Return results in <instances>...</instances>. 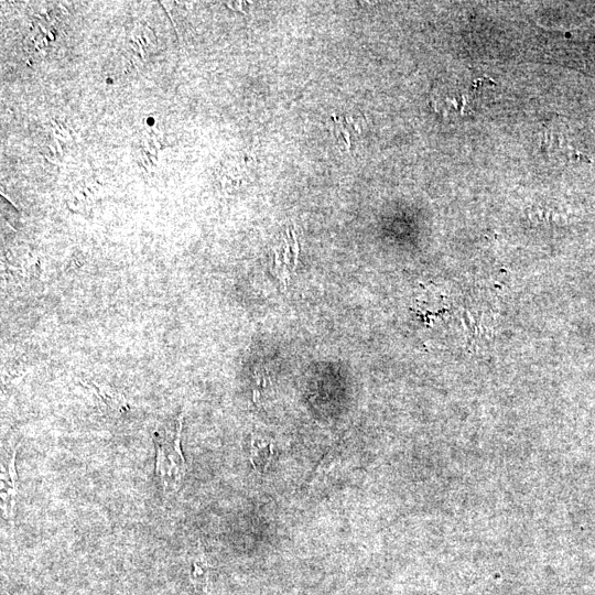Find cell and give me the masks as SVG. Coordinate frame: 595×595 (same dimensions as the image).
Wrapping results in <instances>:
<instances>
[{"instance_id":"cell-5","label":"cell","mask_w":595,"mask_h":595,"mask_svg":"<svg viewBox=\"0 0 595 595\" xmlns=\"http://www.w3.org/2000/svg\"><path fill=\"white\" fill-rule=\"evenodd\" d=\"M90 387L110 411L120 413L129 409L126 399L116 390L95 382H93Z\"/></svg>"},{"instance_id":"cell-1","label":"cell","mask_w":595,"mask_h":595,"mask_svg":"<svg viewBox=\"0 0 595 595\" xmlns=\"http://www.w3.org/2000/svg\"><path fill=\"white\" fill-rule=\"evenodd\" d=\"M183 418L184 412L176 420L156 426L153 433L156 447L155 476L165 493L177 490L186 472L181 450Z\"/></svg>"},{"instance_id":"cell-4","label":"cell","mask_w":595,"mask_h":595,"mask_svg":"<svg viewBox=\"0 0 595 595\" xmlns=\"http://www.w3.org/2000/svg\"><path fill=\"white\" fill-rule=\"evenodd\" d=\"M273 445L264 441H251L250 462L258 473H264L271 463Z\"/></svg>"},{"instance_id":"cell-3","label":"cell","mask_w":595,"mask_h":595,"mask_svg":"<svg viewBox=\"0 0 595 595\" xmlns=\"http://www.w3.org/2000/svg\"><path fill=\"white\" fill-rule=\"evenodd\" d=\"M15 450L8 457L6 466H2L1 473V498L4 502V513L11 518L17 496V472H15Z\"/></svg>"},{"instance_id":"cell-2","label":"cell","mask_w":595,"mask_h":595,"mask_svg":"<svg viewBox=\"0 0 595 595\" xmlns=\"http://www.w3.org/2000/svg\"><path fill=\"white\" fill-rule=\"evenodd\" d=\"M273 268L277 277L285 285L291 272L298 264L299 244L294 231L286 229L282 235L281 242L273 249Z\"/></svg>"}]
</instances>
